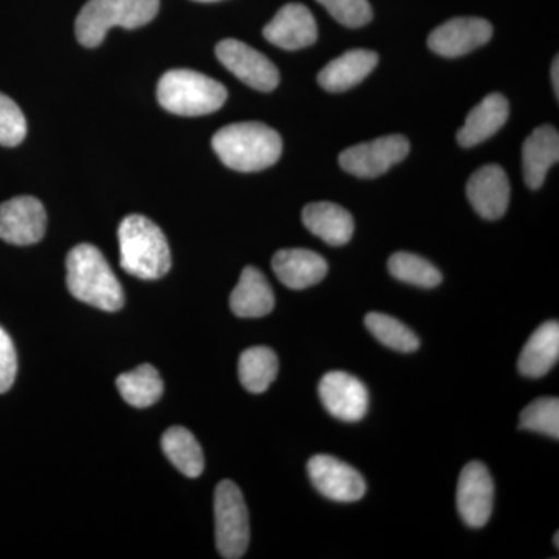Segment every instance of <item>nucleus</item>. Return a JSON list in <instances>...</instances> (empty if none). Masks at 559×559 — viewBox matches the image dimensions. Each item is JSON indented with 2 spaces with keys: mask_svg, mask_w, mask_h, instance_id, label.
<instances>
[{
  "mask_svg": "<svg viewBox=\"0 0 559 559\" xmlns=\"http://www.w3.org/2000/svg\"><path fill=\"white\" fill-rule=\"evenodd\" d=\"M221 162L235 171L266 170L282 156L283 143L278 132L257 121L227 124L212 139Z\"/></svg>",
  "mask_w": 559,
  "mask_h": 559,
  "instance_id": "f257e3e1",
  "label": "nucleus"
},
{
  "mask_svg": "<svg viewBox=\"0 0 559 559\" xmlns=\"http://www.w3.org/2000/svg\"><path fill=\"white\" fill-rule=\"evenodd\" d=\"M66 267L68 288L75 299L102 311L116 312L123 308L124 294L119 278L95 246H75L69 252Z\"/></svg>",
  "mask_w": 559,
  "mask_h": 559,
  "instance_id": "f03ea898",
  "label": "nucleus"
},
{
  "mask_svg": "<svg viewBox=\"0 0 559 559\" xmlns=\"http://www.w3.org/2000/svg\"><path fill=\"white\" fill-rule=\"evenodd\" d=\"M120 264L132 277L157 280L171 267L164 231L142 215L127 216L119 227Z\"/></svg>",
  "mask_w": 559,
  "mask_h": 559,
  "instance_id": "7ed1b4c3",
  "label": "nucleus"
},
{
  "mask_svg": "<svg viewBox=\"0 0 559 559\" xmlns=\"http://www.w3.org/2000/svg\"><path fill=\"white\" fill-rule=\"evenodd\" d=\"M159 0H87L75 22L76 38L84 47H97L112 27H143L156 17Z\"/></svg>",
  "mask_w": 559,
  "mask_h": 559,
  "instance_id": "20e7f679",
  "label": "nucleus"
},
{
  "mask_svg": "<svg viewBox=\"0 0 559 559\" xmlns=\"http://www.w3.org/2000/svg\"><path fill=\"white\" fill-rule=\"evenodd\" d=\"M157 100L176 116H207L226 103L227 91L218 81L200 72L175 69L165 73L157 84Z\"/></svg>",
  "mask_w": 559,
  "mask_h": 559,
  "instance_id": "39448f33",
  "label": "nucleus"
},
{
  "mask_svg": "<svg viewBox=\"0 0 559 559\" xmlns=\"http://www.w3.org/2000/svg\"><path fill=\"white\" fill-rule=\"evenodd\" d=\"M216 549L221 557L240 559L250 539L249 513L241 489L231 480H223L215 491Z\"/></svg>",
  "mask_w": 559,
  "mask_h": 559,
  "instance_id": "423d86ee",
  "label": "nucleus"
},
{
  "mask_svg": "<svg viewBox=\"0 0 559 559\" xmlns=\"http://www.w3.org/2000/svg\"><path fill=\"white\" fill-rule=\"evenodd\" d=\"M409 151V140L404 135H385L342 151L340 164L345 171L356 178H378L388 173L393 165L406 159Z\"/></svg>",
  "mask_w": 559,
  "mask_h": 559,
  "instance_id": "0eeeda50",
  "label": "nucleus"
},
{
  "mask_svg": "<svg viewBox=\"0 0 559 559\" xmlns=\"http://www.w3.org/2000/svg\"><path fill=\"white\" fill-rule=\"evenodd\" d=\"M216 57L224 68L253 90L271 92L278 86L280 73L274 62L241 40H221Z\"/></svg>",
  "mask_w": 559,
  "mask_h": 559,
  "instance_id": "6e6552de",
  "label": "nucleus"
},
{
  "mask_svg": "<svg viewBox=\"0 0 559 559\" xmlns=\"http://www.w3.org/2000/svg\"><path fill=\"white\" fill-rule=\"evenodd\" d=\"M319 396L334 418L355 423L369 411V390L366 384L345 371H330L319 382Z\"/></svg>",
  "mask_w": 559,
  "mask_h": 559,
  "instance_id": "1a4fd4ad",
  "label": "nucleus"
},
{
  "mask_svg": "<svg viewBox=\"0 0 559 559\" xmlns=\"http://www.w3.org/2000/svg\"><path fill=\"white\" fill-rule=\"evenodd\" d=\"M47 227L44 205L33 197H17L0 204V240L31 246L43 240Z\"/></svg>",
  "mask_w": 559,
  "mask_h": 559,
  "instance_id": "9d476101",
  "label": "nucleus"
},
{
  "mask_svg": "<svg viewBox=\"0 0 559 559\" xmlns=\"http://www.w3.org/2000/svg\"><path fill=\"white\" fill-rule=\"evenodd\" d=\"M308 474L320 495L334 502H356L366 495V480L358 471L331 455H314Z\"/></svg>",
  "mask_w": 559,
  "mask_h": 559,
  "instance_id": "9b49d317",
  "label": "nucleus"
},
{
  "mask_svg": "<svg viewBox=\"0 0 559 559\" xmlns=\"http://www.w3.org/2000/svg\"><path fill=\"white\" fill-rule=\"evenodd\" d=\"M495 484L487 466L471 462L460 474L457 485V509L463 522L471 528L487 525L492 513Z\"/></svg>",
  "mask_w": 559,
  "mask_h": 559,
  "instance_id": "f8f14e48",
  "label": "nucleus"
},
{
  "mask_svg": "<svg viewBox=\"0 0 559 559\" xmlns=\"http://www.w3.org/2000/svg\"><path fill=\"white\" fill-rule=\"evenodd\" d=\"M491 36L492 25L487 20L454 17L430 33L428 46L441 57L457 58L479 49Z\"/></svg>",
  "mask_w": 559,
  "mask_h": 559,
  "instance_id": "ddd939ff",
  "label": "nucleus"
},
{
  "mask_svg": "<svg viewBox=\"0 0 559 559\" xmlns=\"http://www.w3.org/2000/svg\"><path fill=\"white\" fill-rule=\"evenodd\" d=\"M264 38L283 50H300L318 40V24L307 7L288 3L263 28Z\"/></svg>",
  "mask_w": 559,
  "mask_h": 559,
  "instance_id": "4468645a",
  "label": "nucleus"
},
{
  "mask_svg": "<svg viewBox=\"0 0 559 559\" xmlns=\"http://www.w3.org/2000/svg\"><path fill=\"white\" fill-rule=\"evenodd\" d=\"M466 194L481 218L499 219L509 209L510 180L499 165H485L471 176Z\"/></svg>",
  "mask_w": 559,
  "mask_h": 559,
  "instance_id": "2eb2a0df",
  "label": "nucleus"
},
{
  "mask_svg": "<svg viewBox=\"0 0 559 559\" xmlns=\"http://www.w3.org/2000/svg\"><path fill=\"white\" fill-rule=\"evenodd\" d=\"M272 270L289 289H307L318 285L329 272V263L308 249H283L272 259Z\"/></svg>",
  "mask_w": 559,
  "mask_h": 559,
  "instance_id": "dca6fc26",
  "label": "nucleus"
},
{
  "mask_svg": "<svg viewBox=\"0 0 559 559\" xmlns=\"http://www.w3.org/2000/svg\"><path fill=\"white\" fill-rule=\"evenodd\" d=\"M559 159V134L550 124L536 128L522 146L525 183L532 190L543 187L547 171Z\"/></svg>",
  "mask_w": 559,
  "mask_h": 559,
  "instance_id": "f3484780",
  "label": "nucleus"
},
{
  "mask_svg": "<svg viewBox=\"0 0 559 559\" xmlns=\"http://www.w3.org/2000/svg\"><path fill=\"white\" fill-rule=\"evenodd\" d=\"M301 221L312 235L330 246H344L352 240L355 221L348 210L334 202H312L304 209Z\"/></svg>",
  "mask_w": 559,
  "mask_h": 559,
  "instance_id": "a211bd4d",
  "label": "nucleus"
},
{
  "mask_svg": "<svg viewBox=\"0 0 559 559\" xmlns=\"http://www.w3.org/2000/svg\"><path fill=\"white\" fill-rule=\"evenodd\" d=\"M510 106L500 94H489L476 106L465 124L457 132V140L463 148H473L495 135L509 119Z\"/></svg>",
  "mask_w": 559,
  "mask_h": 559,
  "instance_id": "6ab92c4d",
  "label": "nucleus"
},
{
  "mask_svg": "<svg viewBox=\"0 0 559 559\" xmlns=\"http://www.w3.org/2000/svg\"><path fill=\"white\" fill-rule=\"evenodd\" d=\"M378 55L371 50L356 49L345 51L336 60L330 61L318 75L323 90L329 92H344L352 90L360 81L370 75L377 68Z\"/></svg>",
  "mask_w": 559,
  "mask_h": 559,
  "instance_id": "aec40b11",
  "label": "nucleus"
},
{
  "mask_svg": "<svg viewBox=\"0 0 559 559\" xmlns=\"http://www.w3.org/2000/svg\"><path fill=\"white\" fill-rule=\"evenodd\" d=\"M274 307V290L263 272L255 266L246 267L230 296L234 314L245 319L264 318Z\"/></svg>",
  "mask_w": 559,
  "mask_h": 559,
  "instance_id": "412c9836",
  "label": "nucleus"
},
{
  "mask_svg": "<svg viewBox=\"0 0 559 559\" xmlns=\"http://www.w3.org/2000/svg\"><path fill=\"white\" fill-rule=\"evenodd\" d=\"M558 358L559 323L557 320H549L530 336L518 360V369L522 377H546L557 366Z\"/></svg>",
  "mask_w": 559,
  "mask_h": 559,
  "instance_id": "4be33fe9",
  "label": "nucleus"
},
{
  "mask_svg": "<svg viewBox=\"0 0 559 559\" xmlns=\"http://www.w3.org/2000/svg\"><path fill=\"white\" fill-rule=\"evenodd\" d=\"M162 450L183 476L197 479L204 473V452L189 429L175 426L162 436Z\"/></svg>",
  "mask_w": 559,
  "mask_h": 559,
  "instance_id": "5701e85b",
  "label": "nucleus"
},
{
  "mask_svg": "<svg viewBox=\"0 0 559 559\" xmlns=\"http://www.w3.org/2000/svg\"><path fill=\"white\" fill-rule=\"evenodd\" d=\"M117 389H119L121 399L127 401L130 406L145 409L160 400L162 393H164V381H162L159 371L145 364L128 373L120 374L117 378Z\"/></svg>",
  "mask_w": 559,
  "mask_h": 559,
  "instance_id": "b1692460",
  "label": "nucleus"
},
{
  "mask_svg": "<svg viewBox=\"0 0 559 559\" xmlns=\"http://www.w3.org/2000/svg\"><path fill=\"white\" fill-rule=\"evenodd\" d=\"M238 374L242 388L250 393H263L278 374V358L274 349L252 347L241 353Z\"/></svg>",
  "mask_w": 559,
  "mask_h": 559,
  "instance_id": "393cba45",
  "label": "nucleus"
},
{
  "mask_svg": "<svg viewBox=\"0 0 559 559\" xmlns=\"http://www.w3.org/2000/svg\"><path fill=\"white\" fill-rule=\"evenodd\" d=\"M366 326L385 347L401 353L417 352L419 348L417 334L392 316L370 312L366 316Z\"/></svg>",
  "mask_w": 559,
  "mask_h": 559,
  "instance_id": "a878e982",
  "label": "nucleus"
},
{
  "mask_svg": "<svg viewBox=\"0 0 559 559\" xmlns=\"http://www.w3.org/2000/svg\"><path fill=\"white\" fill-rule=\"evenodd\" d=\"M389 271L400 282L419 286V288H436L441 283L440 271L423 257L409 252H396L390 257Z\"/></svg>",
  "mask_w": 559,
  "mask_h": 559,
  "instance_id": "bb28decb",
  "label": "nucleus"
},
{
  "mask_svg": "<svg viewBox=\"0 0 559 559\" xmlns=\"http://www.w3.org/2000/svg\"><path fill=\"white\" fill-rule=\"evenodd\" d=\"M521 429L559 439V400L539 399L522 411Z\"/></svg>",
  "mask_w": 559,
  "mask_h": 559,
  "instance_id": "cd10ccee",
  "label": "nucleus"
},
{
  "mask_svg": "<svg viewBox=\"0 0 559 559\" xmlns=\"http://www.w3.org/2000/svg\"><path fill=\"white\" fill-rule=\"evenodd\" d=\"M27 135L24 112L10 97L0 92V145L17 146Z\"/></svg>",
  "mask_w": 559,
  "mask_h": 559,
  "instance_id": "c85d7f7f",
  "label": "nucleus"
},
{
  "mask_svg": "<svg viewBox=\"0 0 559 559\" xmlns=\"http://www.w3.org/2000/svg\"><path fill=\"white\" fill-rule=\"evenodd\" d=\"M318 2L345 27H364L373 17L369 0H318Z\"/></svg>",
  "mask_w": 559,
  "mask_h": 559,
  "instance_id": "c756f323",
  "label": "nucleus"
},
{
  "mask_svg": "<svg viewBox=\"0 0 559 559\" xmlns=\"http://www.w3.org/2000/svg\"><path fill=\"white\" fill-rule=\"evenodd\" d=\"M17 373V356L13 341L0 326V393L9 392Z\"/></svg>",
  "mask_w": 559,
  "mask_h": 559,
  "instance_id": "7c9ffc66",
  "label": "nucleus"
},
{
  "mask_svg": "<svg viewBox=\"0 0 559 559\" xmlns=\"http://www.w3.org/2000/svg\"><path fill=\"white\" fill-rule=\"evenodd\" d=\"M559 61L558 57L555 58L554 64H551V83H554L555 95H559Z\"/></svg>",
  "mask_w": 559,
  "mask_h": 559,
  "instance_id": "2f4dec72",
  "label": "nucleus"
},
{
  "mask_svg": "<svg viewBox=\"0 0 559 559\" xmlns=\"http://www.w3.org/2000/svg\"><path fill=\"white\" fill-rule=\"evenodd\" d=\"M559 533H555V547H559Z\"/></svg>",
  "mask_w": 559,
  "mask_h": 559,
  "instance_id": "473e14b6",
  "label": "nucleus"
},
{
  "mask_svg": "<svg viewBox=\"0 0 559 559\" xmlns=\"http://www.w3.org/2000/svg\"><path fill=\"white\" fill-rule=\"evenodd\" d=\"M197 2H215V0H197Z\"/></svg>",
  "mask_w": 559,
  "mask_h": 559,
  "instance_id": "72a5a7b5",
  "label": "nucleus"
}]
</instances>
